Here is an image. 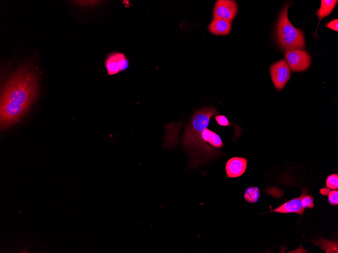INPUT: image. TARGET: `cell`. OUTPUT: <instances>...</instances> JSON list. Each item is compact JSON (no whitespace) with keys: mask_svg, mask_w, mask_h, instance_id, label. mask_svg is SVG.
I'll return each mask as SVG.
<instances>
[{"mask_svg":"<svg viewBox=\"0 0 338 253\" xmlns=\"http://www.w3.org/2000/svg\"><path fill=\"white\" fill-rule=\"evenodd\" d=\"M201 136L204 142L215 148H221L223 146V143L219 135L207 128L202 131Z\"/></svg>","mask_w":338,"mask_h":253,"instance_id":"obj_11","label":"cell"},{"mask_svg":"<svg viewBox=\"0 0 338 253\" xmlns=\"http://www.w3.org/2000/svg\"><path fill=\"white\" fill-rule=\"evenodd\" d=\"M290 69L285 60H280L270 67L272 81L277 90L283 88L290 76Z\"/></svg>","mask_w":338,"mask_h":253,"instance_id":"obj_5","label":"cell"},{"mask_svg":"<svg viewBox=\"0 0 338 253\" xmlns=\"http://www.w3.org/2000/svg\"><path fill=\"white\" fill-rule=\"evenodd\" d=\"M305 193L306 191H304L300 196L286 202L273 210L272 212L282 213H296L302 215L304 211V208L302 206L301 200Z\"/></svg>","mask_w":338,"mask_h":253,"instance_id":"obj_9","label":"cell"},{"mask_svg":"<svg viewBox=\"0 0 338 253\" xmlns=\"http://www.w3.org/2000/svg\"><path fill=\"white\" fill-rule=\"evenodd\" d=\"M285 58L289 68L293 72L305 71L310 65L311 56L303 50L286 51Z\"/></svg>","mask_w":338,"mask_h":253,"instance_id":"obj_4","label":"cell"},{"mask_svg":"<svg viewBox=\"0 0 338 253\" xmlns=\"http://www.w3.org/2000/svg\"><path fill=\"white\" fill-rule=\"evenodd\" d=\"M325 27L329 29H331L334 31H338V20L337 19H334L326 24H325Z\"/></svg>","mask_w":338,"mask_h":253,"instance_id":"obj_18","label":"cell"},{"mask_svg":"<svg viewBox=\"0 0 338 253\" xmlns=\"http://www.w3.org/2000/svg\"><path fill=\"white\" fill-rule=\"evenodd\" d=\"M38 82L30 62L19 67L5 83L1 97L0 122L2 130L18 122L34 101Z\"/></svg>","mask_w":338,"mask_h":253,"instance_id":"obj_1","label":"cell"},{"mask_svg":"<svg viewBox=\"0 0 338 253\" xmlns=\"http://www.w3.org/2000/svg\"><path fill=\"white\" fill-rule=\"evenodd\" d=\"M328 201L331 205H337L338 204L337 190L330 191L328 193Z\"/></svg>","mask_w":338,"mask_h":253,"instance_id":"obj_16","label":"cell"},{"mask_svg":"<svg viewBox=\"0 0 338 253\" xmlns=\"http://www.w3.org/2000/svg\"><path fill=\"white\" fill-rule=\"evenodd\" d=\"M326 186L331 189H337L338 187V175L333 174L329 175L326 181Z\"/></svg>","mask_w":338,"mask_h":253,"instance_id":"obj_14","label":"cell"},{"mask_svg":"<svg viewBox=\"0 0 338 253\" xmlns=\"http://www.w3.org/2000/svg\"><path fill=\"white\" fill-rule=\"evenodd\" d=\"M218 114L213 107L203 108L193 114L190 123L185 127L182 143L191 158L190 168L201 165L218 154L215 147L204 142L201 136L202 131L208 126L210 118Z\"/></svg>","mask_w":338,"mask_h":253,"instance_id":"obj_2","label":"cell"},{"mask_svg":"<svg viewBox=\"0 0 338 253\" xmlns=\"http://www.w3.org/2000/svg\"><path fill=\"white\" fill-rule=\"evenodd\" d=\"M129 65V61L125 55L118 52L110 54L105 63L108 74L109 75H114L125 70Z\"/></svg>","mask_w":338,"mask_h":253,"instance_id":"obj_7","label":"cell"},{"mask_svg":"<svg viewBox=\"0 0 338 253\" xmlns=\"http://www.w3.org/2000/svg\"><path fill=\"white\" fill-rule=\"evenodd\" d=\"M289 4L283 9L277 22L276 37L279 45L283 50H291L304 48L305 46L303 31L295 28L289 21L287 11Z\"/></svg>","mask_w":338,"mask_h":253,"instance_id":"obj_3","label":"cell"},{"mask_svg":"<svg viewBox=\"0 0 338 253\" xmlns=\"http://www.w3.org/2000/svg\"><path fill=\"white\" fill-rule=\"evenodd\" d=\"M244 199L250 203H255L259 199L260 192L257 187H248L244 194Z\"/></svg>","mask_w":338,"mask_h":253,"instance_id":"obj_13","label":"cell"},{"mask_svg":"<svg viewBox=\"0 0 338 253\" xmlns=\"http://www.w3.org/2000/svg\"><path fill=\"white\" fill-rule=\"evenodd\" d=\"M237 12V4L231 0L217 1L213 11V20L222 19L231 22Z\"/></svg>","mask_w":338,"mask_h":253,"instance_id":"obj_6","label":"cell"},{"mask_svg":"<svg viewBox=\"0 0 338 253\" xmlns=\"http://www.w3.org/2000/svg\"><path fill=\"white\" fill-rule=\"evenodd\" d=\"M217 123L221 126H230V124L229 123L227 117L223 115H217L215 117Z\"/></svg>","mask_w":338,"mask_h":253,"instance_id":"obj_17","label":"cell"},{"mask_svg":"<svg viewBox=\"0 0 338 253\" xmlns=\"http://www.w3.org/2000/svg\"><path fill=\"white\" fill-rule=\"evenodd\" d=\"M313 201L314 198L312 196L305 194L301 200L302 206L304 209L306 208H312L314 206Z\"/></svg>","mask_w":338,"mask_h":253,"instance_id":"obj_15","label":"cell"},{"mask_svg":"<svg viewBox=\"0 0 338 253\" xmlns=\"http://www.w3.org/2000/svg\"><path fill=\"white\" fill-rule=\"evenodd\" d=\"M208 29L213 34L226 35L231 31V23L222 19H215L208 25Z\"/></svg>","mask_w":338,"mask_h":253,"instance_id":"obj_10","label":"cell"},{"mask_svg":"<svg viewBox=\"0 0 338 253\" xmlns=\"http://www.w3.org/2000/svg\"><path fill=\"white\" fill-rule=\"evenodd\" d=\"M247 160L242 157H233L226 164V175L229 178H235L242 175L245 172Z\"/></svg>","mask_w":338,"mask_h":253,"instance_id":"obj_8","label":"cell"},{"mask_svg":"<svg viewBox=\"0 0 338 253\" xmlns=\"http://www.w3.org/2000/svg\"><path fill=\"white\" fill-rule=\"evenodd\" d=\"M337 3V0L321 1L320 8L316 14L319 19V24L323 18L329 15L331 13Z\"/></svg>","mask_w":338,"mask_h":253,"instance_id":"obj_12","label":"cell"}]
</instances>
